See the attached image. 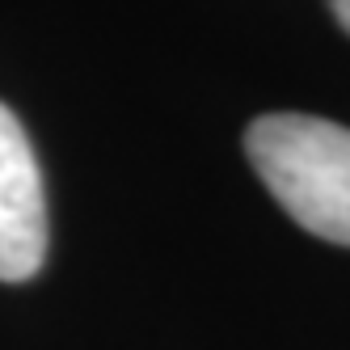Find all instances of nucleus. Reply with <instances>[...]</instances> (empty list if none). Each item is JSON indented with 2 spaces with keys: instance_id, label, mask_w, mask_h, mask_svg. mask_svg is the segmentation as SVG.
<instances>
[{
  "instance_id": "2",
  "label": "nucleus",
  "mask_w": 350,
  "mask_h": 350,
  "mask_svg": "<svg viewBox=\"0 0 350 350\" xmlns=\"http://www.w3.org/2000/svg\"><path fill=\"white\" fill-rule=\"evenodd\" d=\"M46 262V194L26 127L0 102V283H26Z\"/></svg>"
},
{
  "instance_id": "1",
  "label": "nucleus",
  "mask_w": 350,
  "mask_h": 350,
  "mask_svg": "<svg viewBox=\"0 0 350 350\" xmlns=\"http://www.w3.org/2000/svg\"><path fill=\"white\" fill-rule=\"evenodd\" d=\"M245 152L299 228L350 245V127L312 114H262L245 131Z\"/></svg>"
},
{
  "instance_id": "3",
  "label": "nucleus",
  "mask_w": 350,
  "mask_h": 350,
  "mask_svg": "<svg viewBox=\"0 0 350 350\" xmlns=\"http://www.w3.org/2000/svg\"><path fill=\"white\" fill-rule=\"evenodd\" d=\"M329 9H334V17L342 21V30L350 34V0H329Z\"/></svg>"
}]
</instances>
